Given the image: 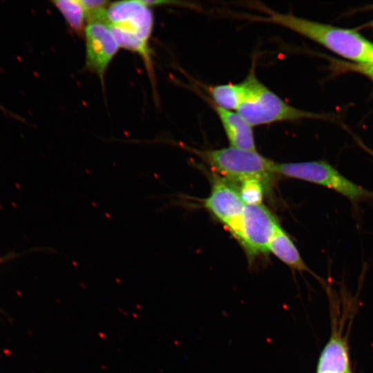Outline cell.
<instances>
[{"mask_svg":"<svg viewBox=\"0 0 373 373\" xmlns=\"http://www.w3.org/2000/svg\"><path fill=\"white\" fill-rule=\"evenodd\" d=\"M266 183L267 182L258 178H251L240 182L238 191L244 203L262 204Z\"/></svg>","mask_w":373,"mask_h":373,"instance_id":"14","label":"cell"},{"mask_svg":"<svg viewBox=\"0 0 373 373\" xmlns=\"http://www.w3.org/2000/svg\"><path fill=\"white\" fill-rule=\"evenodd\" d=\"M279 227L277 219L265 206L245 204L238 240L252 258L269 252V245Z\"/></svg>","mask_w":373,"mask_h":373,"instance_id":"6","label":"cell"},{"mask_svg":"<svg viewBox=\"0 0 373 373\" xmlns=\"http://www.w3.org/2000/svg\"><path fill=\"white\" fill-rule=\"evenodd\" d=\"M84 34L86 46V68L101 80L119 46L104 18L87 21Z\"/></svg>","mask_w":373,"mask_h":373,"instance_id":"7","label":"cell"},{"mask_svg":"<svg viewBox=\"0 0 373 373\" xmlns=\"http://www.w3.org/2000/svg\"><path fill=\"white\" fill-rule=\"evenodd\" d=\"M213 108L222 124L230 146L247 151H256L253 126L237 111Z\"/></svg>","mask_w":373,"mask_h":373,"instance_id":"9","label":"cell"},{"mask_svg":"<svg viewBox=\"0 0 373 373\" xmlns=\"http://www.w3.org/2000/svg\"><path fill=\"white\" fill-rule=\"evenodd\" d=\"M268 249L291 269L312 274L292 240L280 227L272 238Z\"/></svg>","mask_w":373,"mask_h":373,"instance_id":"12","label":"cell"},{"mask_svg":"<svg viewBox=\"0 0 373 373\" xmlns=\"http://www.w3.org/2000/svg\"><path fill=\"white\" fill-rule=\"evenodd\" d=\"M316 373H351L347 344L339 334L334 333L323 350Z\"/></svg>","mask_w":373,"mask_h":373,"instance_id":"11","label":"cell"},{"mask_svg":"<svg viewBox=\"0 0 373 373\" xmlns=\"http://www.w3.org/2000/svg\"><path fill=\"white\" fill-rule=\"evenodd\" d=\"M257 7L267 15L260 21L288 28L347 60L345 61L354 64L373 62V42L356 30L309 20L291 12H278L262 5Z\"/></svg>","mask_w":373,"mask_h":373,"instance_id":"1","label":"cell"},{"mask_svg":"<svg viewBox=\"0 0 373 373\" xmlns=\"http://www.w3.org/2000/svg\"><path fill=\"white\" fill-rule=\"evenodd\" d=\"M204 205L238 240L245 206L238 189L226 180L216 177Z\"/></svg>","mask_w":373,"mask_h":373,"instance_id":"8","label":"cell"},{"mask_svg":"<svg viewBox=\"0 0 373 373\" xmlns=\"http://www.w3.org/2000/svg\"><path fill=\"white\" fill-rule=\"evenodd\" d=\"M337 71L352 72L361 74L373 82V62L368 64H354L345 61H334Z\"/></svg>","mask_w":373,"mask_h":373,"instance_id":"15","label":"cell"},{"mask_svg":"<svg viewBox=\"0 0 373 373\" xmlns=\"http://www.w3.org/2000/svg\"><path fill=\"white\" fill-rule=\"evenodd\" d=\"M360 144L373 157V151L364 146L362 143H360Z\"/></svg>","mask_w":373,"mask_h":373,"instance_id":"16","label":"cell"},{"mask_svg":"<svg viewBox=\"0 0 373 373\" xmlns=\"http://www.w3.org/2000/svg\"><path fill=\"white\" fill-rule=\"evenodd\" d=\"M215 171L227 180L240 182L258 178L267 182L274 162L253 151L232 146L214 150L195 151Z\"/></svg>","mask_w":373,"mask_h":373,"instance_id":"5","label":"cell"},{"mask_svg":"<svg viewBox=\"0 0 373 373\" xmlns=\"http://www.w3.org/2000/svg\"><path fill=\"white\" fill-rule=\"evenodd\" d=\"M273 172L332 189L352 202L373 200V192L355 184L325 160L274 162Z\"/></svg>","mask_w":373,"mask_h":373,"instance_id":"4","label":"cell"},{"mask_svg":"<svg viewBox=\"0 0 373 373\" xmlns=\"http://www.w3.org/2000/svg\"><path fill=\"white\" fill-rule=\"evenodd\" d=\"M254 65L244 81L238 84H226L207 87L213 104L229 111H237L249 95Z\"/></svg>","mask_w":373,"mask_h":373,"instance_id":"10","label":"cell"},{"mask_svg":"<svg viewBox=\"0 0 373 373\" xmlns=\"http://www.w3.org/2000/svg\"><path fill=\"white\" fill-rule=\"evenodd\" d=\"M366 27H373V19L365 25Z\"/></svg>","mask_w":373,"mask_h":373,"instance_id":"17","label":"cell"},{"mask_svg":"<svg viewBox=\"0 0 373 373\" xmlns=\"http://www.w3.org/2000/svg\"><path fill=\"white\" fill-rule=\"evenodd\" d=\"M119 48L138 54L151 69L149 41L153 15L146 1H119L110 3L104 13Z\"/></svg>","mask_w":373,"mask_h":373,"instance_id":"2","label":"cell"},{"mask_svg":"<svg viewBox=\"0 0 373 373\" xmlns=\"http://www.w3.org/2000/svg\"><path fill=\"white\" fill-rule=\"evenodd\" d=\"M237 112L252 126L303 119H326L328 116L297 108L261 83L255 75L250 93Z\"/></svg>","mask_w":373,"mask_h":373,"instance_id":"3","label":"cell"},{"mask_svg":"<svg viewBox=\"0 0 373 373\" xmlns=\"http://www.w3.org/2000/svg\"><path fill=\"white\" fill-rule=\"evenodd\" d=\"M52 3L70 28L76 33H84L88 17L81 0H57Z\"/></svg>","mask_w":373,"mask_h":373,"instance_id":"13","label":"cell"}]
</instances>
